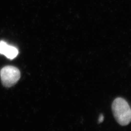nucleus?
<instances>
[{
    "mask_svg": "<svg viewBox=\"0 0 131 131\" xmlns=\"http://www.w3.org/2000/svg\"><path fill=\"white\" fill-rule=\"evenodd\" d=\"M103 120H104V116L102 114H101L100 116H99V117H98V122L100 124V123H101V122H103Z\"/></svg>",
    "mask_w": 131,
    "mask_h": 131,
    "instance_id": "nucleus-4",
    "label": "nucleus"
},
{
    "mask_svg": "<svg viewBox=\"0 0 131 131\" xmlns=\"http://www.w3.org/2000/svg\"><path fill=\"white\" fill-rule=\"evenodd\" d=\"M0 76L3 85L9 88L15 84L20 78V72L19 69L12 66H7L1 69Z\"/></svg>",
    "mask_w": 131,
    "mask_h": 131,
    "instance_id": "nucleus-2",
    "label": "nucleus"
},
{
    "mask_svg": "<svg viewBox=\"0 0 131 131\" xmlns=\"http://www.w3.org/2000/svg\"><path fill=\"white\" fill-rule=\"evenodd\" d=\"M113 115L120 125L126 126L131 121V109L127 101L122 98H117L112 104Z\"/></svg>",
    "mask_w": 131,
    "mask_h": 131,
    "instance_id": "nucleus-1",
    "label": "nucleus"
},
{
    "mask_svg": "<svg viewBox=\"0 0 131 131\" xmlns=\"http://www.w3.org/2000/svg\"><path fill=\"white\" fill-rule=\"evenodd\" d=\"M0 54L4 55L8 59L13 60L18 56L19 51L18 49L7 44L4 41L0 42Z\"/></svg>",
    "mask_w": 131,
    "mask_h": 131,
    "instance_id": "nucleus-3",
    "label": "nucleus"
}]
</instances>
